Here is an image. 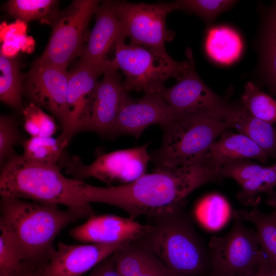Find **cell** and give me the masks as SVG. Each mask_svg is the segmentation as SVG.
Masks as SVG:
<instances>
[{
	"instance_id": "24",
	"label": "cell",
	"mask_w": 276,
	"mask_h": 276,
	"mask_svg": "<svg viewBox=\"0 0 276 276\" xmlns=\"http://www.w3.org/2000/svg\"><path fill=\"white\" fill-rule=\"evenodd\" d=\"M261 66L270 90L276 94V3L264 24L261 45Z\"/></svg>"
},
{
	"instance_id": "17",
	"label": "cell",
	"mask_w": 276,
	"mask_h": 276,
	"mask_svg": "<svg viewBox=\"0 0 276 276\" xmlns=\"http://www.w3.org/2000/svg\"><path fill=\"white\" fill-rule=\"evenodd\" d=\"M148 227L130 217L112 214L94 215L70 229L71 237L82 243L114 244L131 242Z\"/></svg>"
},
{
	"instance_id": "38",
	"label": "cell",
	"mask_w": 276,
	"mask_h": 276,
	"mask_svg": "<svg viewBox=\"0 0 276 276\" xmlns=\"http://www.w3.org/2000/svg\"><path fill=\"white\" fill-rule=\"evenodd\" d=\"M267 195L268 198L266 201V203L274 209H276V191L274 190Z\"/></svg>"
},
{
	"instance_id": "18",
	"label": "cell",
	"mask_w": 276,
	"mask_h": 276,
	"mask_svg": "<svg viewBox=\"0 0 276 276\" xmlns=\"http://www.w3.org/2000/svg\"><path fill=\"white\" fill-rule=\"evenodd\" d=\"M95 13L96 22L88 42L81 54V61L100 64L105 62V57L121 38H126L121 21L115 13L112 1L99 5Z\"/></svg>"
},
{
	"instance_id": "11",
	"label": "cell",
	"mask_w": 276,
	"mask_h": 276,
	"mask_svg": "<svg viewBox=\"0 0 276 276\" xmlns=\"http://www.w3.org/2000/svg\"><path fill=\"white\" fill-rule=\"evenodd\" d=\"M159 95L170 107L175 118L199 117L224 120L231 105L200 78L195 69L193 56L182 78Z\"/></svg>"
},
{
	"instance_id": "4",
	"label": "cell",
	"mask_w": 276,
	"mask_h": 276,
	"mask_svg": "<svg viewBox=\"0 0 276 276\" xmlns=\"http://www.w3.org/2000/svg\"><path fill=\"white\" fill-rule=\"evenodd\" d=\"M1 168V196L63 205L82 219L95 215L84 197L83 181L65 176L58 165L33 163L14 152Z\"/></svg>"
},
{
	"instance_id": "41",
	"label": "cell",
	"mask_w": 276,
	"mask_h": 276,
	"mask_svg": "<svg viewBox=\"0 0 276 276\" xmlns=\"http://www.w3.org/2000/svg\"><path fill=\"white\" fill-rule=\"evenodd\" d=\"M26 276H43L39 269L36 270L28 273Z\"/></svg>"
},
{
	"instance_id": "34",
	"label": "cell",
	"mask_w": 276,
	"mask_h": 276,
	"mask_svg": "<svg viewBox=\"0 0 276 276\" xmlns=\"http://www.w3.org/2000/svg\"><path fill=\"white\" fill-rule=\"evenodd\" d=\"M264 167L248 159L233 160L223 165L218 174L221 179L231 178L240 186L257 175Z\"/></svg>"
},
{
	"instance_id": "42",
	"label": "cell",
	"mask_w": 276,
	"mask_h": 276,
	"mask_svg": "<svg viewBox=\"0 0 276 276\" xmlns=\"http://www.w3.org/2000/svg\"><path fill=\"white\" fill-rule=\"evenodd\" d=\"M268 276H276V269L271 270L269 271Z\"/></svg>"
},
{
	"instance_id": "21",
	"label": "cell",
	"mask_w": 276,
	"mask_h": 276,
	"mask_svg": "<svg viewBox=\"0 0 276 276\" xmlns=\"http://www.w3.org/2000/svg\"><path fill=\"white\" fill-rule=\"evenodd\" d=\"M237 212L243 221H250L254 224L261 248L270 270L276 269V209L265 214L261 212L258 205H256L250 211L239 210Z\"/></svg>"
},
{
	"instance_id": "2",
	"label": "cell",
	"mask_w": 276,
	"mask_h": 276,
	"mask_svg": "<svg viewBox=\"0 0 276 276\" xmlns=\"http://www.w3.org/2000/svg\"><path fill=\"white\" fill-rule=\"evenodd\" d=\"M0 227L9 233L30 271L42 268L56 249L54 241L70 223L82 219L70 209L19 198L1 196Z\"/></svg>"
},
{
	"instance_id": "40",
	"label": "cell",
	"mask_w": 276,
	"mask_h": 276,
	"mask_svg": "<svg viewBox=\"0 0 276 276\" xmlns=\"http://www.w3.org/2000/svg\"><path fill=\"white\" fill-rule=\"evenodd\" d=\"M28 273L25 274L24 275H19V274H16L7 272L5 271H0V276H26Z\"/></svg>"
},
{
	"instance_id": "35",
	"label": "cell",
	"mask_w": 276,
	"mask_h": 276,
	"mask_svg": "<svg viewBox=\"0 0 276 276\" xmlns=\"http://www.w3.org/2000/svg\"><path fill=\"white\" fill-rule=\"evenodd\" d=\"M19 139V133L14 120L10 116L0 117V164L1 167L13 153L14 147Z\"/></svg>"
},
{
	"instance_id": "14",
	"label": "cell",
	"mask_w": 276,
	"mask_h": 276,
	"mask_svg": "<svg viewBox=\"0 0 276 276\" xmlns=\"http://www.w3.org/2000/svg\"><path fill=\"white\" fill-rule=\"evenodd\" d=\"M175 118L171 108L159 94H144L133 99L127 93L109 137L130 135L137 139L148 127L154 124L163 126Z\"/></svg>"
},
{
	"instance_id": "27",
	"label": "cell",
	"mask_w": 276,
	"mask_h": 276,
	"mask_svg": "<svg viewBox=\"0 0 276 276\" xmlns=\"http://www.w3.org/2000/svg\"><path fill=\"white\" fill-rule=\"evenodd\" d=\"M241 100L242 105L252 116L271 124L276 122V101L254 82L246 83Z\"/></svg>"
},
{
	"instance_id": "12",
	"label": "cell",
	"mask_w": 276,
	"mask_h": 276,
	"mask_svg": "<svg viewBox=\"0 0 276 276\" xmlns=\"http://www.w3.org/2000/svg\"><path fill=\"white\" fill-rule=\"evenodd\" d=\"M114 68L107 60L100 64L80 61L70 72L66 98V117L61 133L57 139L67 147L72 138L82 131L90 110L98 78L107 70Z\"/></svg>"
},
{
	"instance_id": "3",
	"label": "cell",
	"mask_w": 276,
	"mask_h": 276,
	"mask_svg": "<svg viewBox=\"0 0 276 276\" xmlns=\"http://www.w3.org/2000/svg\"><path fill=\"white\" fill-rule=\"evenodd\" d=\"M147 218V228L135 242L177 276L210 274L209 247L197 232L183 204Z\"/></svg>"
},
{
	"instance_id": "37",
	"label": "cell",
	"mask_w": 276,
	"mask_h": 276,
	"mask_svg": "<svg viewBox=\"0 0 276 276\" xmlns=\"http://www.w3.org/2000/svg\"><path fill=\"white\" fill-rule=\"evenodd\" d=\"M136 276H177L169 270L157 258L150 266Z\"/></svg>"
},
{
	"instance_id": "1",
	"label": "cell",
	"mask_w": 276,
	"mask_h": 276,
	"mask_svg": "<svg viewBox=\"0 0 276 276\" xmlns=\"http://www.w3.org/2000/svg\"><path fill=\"white\" fill-rule=\"evenodd\" d=\"M217 175L203 165L155 169L134 181L123 185L101 187L84 182L82 191L88 203L112 205L135 219L163 213L184 204L186 197L205 184L220 182Z\"/></svg>"
},
{
	"instance_id": "29",
	"label": "cell",
	"mask_w": 276,
	"mask_h": 276,
	"mask_svg": "<svg viewBox=\"0 0 276 276\" xmlns=\"http://www.w3.org/2000/svg\"><path fill=\"white\" fill-rule=\"evenodd\" d=\"M57 1L54 0H11L7 9L11 16L24 22L51 17L57 14Z\"/></svg>"
},
{
	"instance_id": "15",
	"label": "cell",
	"mask_w": 276,
	"mask_h": 276,
	"mask_svg": "<svg viewBox=\"0 0 276 276\" xmlns=\"http://www.w3.org/2000/svg\"><path fill=\"white\" fill-rule=\"evenodd\" d=\"M129 242L68 244L60 242L50 261L39 270L43 276H82Z\"/></svg>"
},
{
	"instance_id": "23",
	"label": "cell",
	"mask_w": 276,
	"mask_h": 276,
	"mask_svg": "<svg viewBox=\"0 0 276 276\" xmlns=\"http://www.w3.org/2000/svg\"><path fill=\"white\" fill-rule=\"evenodd\" d=\"M113 256L120 276H136L157 259L134 241L125 244L116 250Z\"/></svg>"
},
{
	"instance_id": "19",
	"label": "cell",
	"mask_w": 276,
	"mask_h": 276,
	"mask_svg": "<svg viewBox=\"0 0 276 276\" xmlns=\"http://www.w3.org/2000/svg\"><path fill=\"white\" fill-rule=\"evenodd\" d=\"M267 158L265 152L248 137L226 130L212 144L202 164L219 177L220 168L229 162L254 159L264 163Z\"/></svg>"
},
{
	"instance_id": "6",
	"label": "cell",
	"mask_w": 276,
	"mask_h": 276,
	"mask_svg": "<svg viewBox=\"0 0 276 276\" xmlns=\"http://www.w3.org/2000/svg\"><path fill=\"white\" fill-rule=\"evenodd\" d=\"M120 38L114 47L113 67L124 75L123 80L127 92L143 91L145 94H159L165 88V82L170 78L180 80L188 69L192 56L191 50L186 51L187 60L178 62L166 50L125 43Z\"/></svg>"
},
{
	"instance_id": "28",
	"label": "cell",
	"mask_w": 276,
	"mask_h": 276,
	"mask_svg": "<svg viewBox=\"0 0 276 276\" xmlns=\"http://www.w3.org/2000/svg\"><path fill=\"white\" fill-rule=\"evenodd\" d=\"M276 186V163L264 167L255 177L240 185L237 194L238 200L245 205H258L261 193L268 194L274 191Z\"/></svg>"
},
{
	"instance_id": "31",
	"label": "cell",
	"mask_w": 276,
	"mask_h": 276,
	"mask_svg": "<svg viewBox=\"0 0 276 276\" xmlns=\"http://www.w3.org/2000/svg\"><path fill=\"white\" fill-rule=\"evenodd\" d=\"M24 128L30 136H52L57 125L54 118L44 112L41 107L31 102L23 110Z\"/></svg>"
},
{
	"instance_id": "25",
	"label": "cell",
	"mask_w": 276,
	"mask_h": 276,
	"mask_svg": "<svg viewBox=\"0 0 276 276\" xmlns=\"http://www.w3.org/2000/svg\"><path fill=\"white\" fill-rule=\"evenodd\" d=\"M22 156L27 160L40 164L57 165L65 146L53 136H30L23 142Z\"/></svg>"
},
{
	"instance_id": "13",
	"label": "cell",
	"mask_w": 276,
	"mask_h": 276,
	"mask_svg": "<svg viewBox=\"0 0 276 276\" xmlns=\"http://www.w3.org/2000/svg\"><path fill=\"white\" fill-rule=\"evenodd\" d=\"M70 72L53 64L35 61L29 72L26 91L36 105L50 111L64 126Z\"/></svg>"
},
{
	"instance_id": "7",
	"label": "cell",
	"mask_w": 276,
	"mask_h": 276,
	"mask_svg": "<svg viewBox=\"0 0 276 276\" xmlns=\"http://www.w3.org/2000/svg\"><path fill=\"white\" fill-rule=\"evenodd\" d=\"M234 224L223 236L212 237L208 245L210 254L209 276L253 275L269 267L256 231L245 226L237 211Z\"/></svg>"
},
{
	"instance_id": "5",
	"label": "cell",
	"mask_w": 276,
	"mask_h": 276,
	"mask_svg": "<svg viewBox=\"0 0 276 276\" xmlns=\"http://www.w3.org/2000/svg\"><path fill=\"white\" fill-rule=\"evenodd\" d=\"M161 146L150 154L155 169L202 165L212 144L228 128L224 120L179 118L163 126Z\"/></svg>"
},
{
	"instance_id": "33",
	"label": "cell",
	"mask_w": 276,
	"mask_h": 276,
	"mask_svg": "<svg viewBox=\"0 0 276 276\" xmlns=\"http://www.w3.org/2000/svg\"><path fill=\"white\" fill-rule=\"evenodd\" d=\"M0 231V271L19 275L31 272L22 261L9 233L1 227Z\"/></svg>"
},
{
	"instance_id": "16",
	"label": "cell",
	"mask_w": 276,
	"mask_h": 276,
	"mask_svg": "<svg viewBox=\"0 0 276 276\" xmlns=\"http://www.w3.org/2000/svg\"><path fill=\"white\" fill-rule=\"evenodd\" d=\"M118 71L114 68L107 70L102 80L98 81L81 131H90L109 137L123 97L128 93Z\"/></svg>"
},
{
	"instance_id": "26",
	"label": "cell",
	"mask_w": 276,
	"mask_h": 276,
	"mask_svg": "<svg viewBox=\"0 0 276 276\" xmlns=\"http://www.w3.org/2000/svg\"><path fill=\"white\" fill-rule=\"evenodd\" d=\"M0 71L1 101L11 107H20L23 88L17 62L1 54Z\"/></svg>"
},
{
	"instance_id": "9",
	"label": "cell",
	"mask_w": 276,
	"mask_h": 276,
	"mask_svg": "<svg viewBox=\"0 0 276 276\" xmlns=\"http://www.w3.org/2000/svg\"><path fill=\"white\" fill-rule=\"evenodd\" d=\"M99 5L96 0H76L64 10L57 13L48 44L36 60L66 69L77 55H81L84 32Z\"/></svg>"
},
{
	"instance_id": "32",
	"label": "cell",
	"mask_w": 276,
	"mask_h": 276,
	"mask_svg": "<svg viewBox=\"0 0 276 276\" xmlns=\"http://www.w3.org/2000/svg\"><path fill=\"white\" fill-rule=\"evenodd\" d=\"M176 10L194 13L208 23L212 22L223 11L236 3L230 0H178L174 1Z\"/></svg>"
},
{
	"instance_id": "20",
	"label": "cell",
	"mask_w": 276,
	"mask_h": 276,
	"mask_svg": "<svg viewBox=\"0 0 276 276\" xmlns=\"http://www.w3.org/2000/svg\"><path fill=\"white\" fill-rule=\"evenodd\" d=\"M228 128L236 129L258 145L268 157H276V128L251 115L241 105H231L224 119Z\"/></svg>"
},
{
	"instance_id": "36",
	"label": "cell",
	"mask_w": 276,
	"mask_h": 276,
	"mask_svg": "<svg viewBox=\"0 0 276 276\" xmlns=\"http://www.w3.org/2000/svg\"><path fill=\"white\" fill-rule=\"evenodd\" d=\"M87 276H120L116 269L113 254L98 264Z\"/></svg>"
},
{
	"instance_id": "8",
	"label": "cell",
	"mask_w": 276,
	"mask_h": 276,
	"mask_svg": "<svg viewBox=\"0 0 276 276\" xmlns=\"http://www.w3.org/2000/svg\"><path fill=\"white\" fill-rule=\"evenodd\" d=\"M149 144L109 153L97 152L95 159L88 165L84 164L80 157H67L64 153L59 164L64 166L66 173L80 181L93 177L108 187L125 185L146 174L151 160L147 150Z\"/></svg>"
},
{
	"instance_id": "22",
	"label": "cell",
	"mask_w": 276,
	"mask_h": 276,
	"mask_svg": "<svg viewBox=\"0 0 276 276\" xmlns=\"http://www.w3.org/2000/svg\"><path fill=\"white\" fill-rule=\"evenodd\" d=\"M208 54L214 60L229 64L240 56L242 42L238 34L226 27H219L209 30L205 43Z\"/></svg>"
},
{
	"instance_id": "39",
	"label": "cell",
	"mask_w": 276,
	"mask_h": 276,
	"mask_svg": "<svg viewBox=\"0 0 276 276\" xmlns=\"http://www.w3.org/2000/svg\"><path fill=\"white\" fill-rule=\"evenodd\" d=\"M269 271L264 269H259V271L253 275H231L228 276H268Z\"/></svg>"
},
{
	"instance_id": "10",
	"label": "cell",
	"mask_w": 276,
	"mask_h": 276,
	"mask_svg": "<svg viewBox=\"0 0 276 276\" xmlns=\"http://www.w3.org/2000/svg\"><path fill=\"white\" fill-rule=\"evenodd\" d=\"M112 6L130 43L166 50V41L173 36L167 28L166 18L176 10L174 2L150 4L112 1Z\"/></svg>"
},
{
	"instance_id": "30",
	"label": "cell",
	"mask_w": 276,
	"mask_h": 276,
	"mask_svg": "<svg viewBox=\"0 0 276 276\" xmlns=\"http://www.w3.org/2000/svg\"><path fill=\"white\" fill-rule=\"evenodd\" d=\"M228 211L225 199L218 194L206 197L197 209L199 220L209 229H217L224 223Z\"/></svg>"
}]
</instances>
